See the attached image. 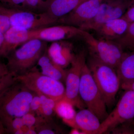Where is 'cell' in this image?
Wrapping results in <instances>:
<instances>
[{"instance_id": "6da1fadb", "label": "cell", "mask_w": 134, "mask_h": 134, "mask_svg": "<svg viewBox=\"0 0 134 134\" xmlns=\"http://www.w3.org/2000/svg\"><path fill=\"white\" fill-rule=\"evenodd\" d=\"M36 94L17 81L0 96V120L5 127L12 120L30 112L31 102Z\"/></svg>"}, {"instance_id": "7a4b0ae2", "label": "cell", "mask_w": 134, "mask_h": 134, "mask_svg": "<svg viewBox=\"0 0 134 134\" xmlns=\"http://www.w3.org/2000/svg\"><path fill=\"white\" fill-rule=\"evenodd\" d=\"M47 49L45 41L37 39L30 40L24 43L7 58L9 72L16 76L24 74L36 66Z\"/></svg>"}, {"instance_id": "3957f363", "label": "cell", "mask_w": 134, "mask_h": 134, "mask_svg": "<svg viewBox=\"0 0 134 134\" xmlns=\"http://www.w3.org/2000/svg\"><path fill=\"white\" fill-rule=\"evenodd\" d=\"M88 65L107 106L111 107L115 104L116 95L121 87L116 70L92 58Z\"/></svg>"}, {"instance_id": "277c9868", "label": "cell", "mask_w": 134, "mask_h": 134, "mask_svg": "<svg viewBox=\"0 0 134 134\" xmlns=\"http://www.w3.org/2000/svg\"><path fill=\"white\" fill-rule=\"evenodd\" d=\"M16 79L37 95L45 96L56 102L65 97V88L62 82L43 75L36 66Z\"/></svg>"}, {"instance_id": "5b68a950", "label": "cell", "mask_w": 134, "mask_h": 134, "mask_svg": "<svg viewBox=\"0 0 134 134\" xmlns=\"http://www.w3.org/2000/svg\"><path fill=\"white\" fill-rule=\"evenodd\" d=\"M79 94L88 109L103 121L108 115L104 100L86 63L82 70Z\"/></svg>"}, {"instance_id": "8992f818", "label": "cell", "mask_w": 134, "mask_h": 134, "mask_svg": "<svg viewBox=\"0 0 134 134\" xmlns=\"http://www.w3.org/2000/svg\"><path fill=\"white\" fill-rule=\"evenodd\" d=\"M92 58L116 70L125 53L123 48L114 41L97 39L86 31L81 36Z\"/></svg>"}, {"instance_id": "52a82bcc", "label": "cell", "mask_w": 134, "mask_h": 134, "mask_svg": "<svg viewBox=\"0 0 134 134\" xmlns=\"http://www.w3.org/2000/svg\"><path fill=\"white\" fill-rule=\"evenodd\" d=\"M0 12L7 16L11 26L28 30L47 27L58 23L57 20L46 12L36 13L29 10L8 8L0 5Z\"/></svg>"}, {"instance_id": "ba28073f", "label": "cell", "mask_w": 134, "mask_h": 134, "mask_svg": "<svg viewBox=\"0 0 134 134\" xmlns=\"http://www.w3.org/2000/svg\"><path fill=\"white\" fill-rule=\"evenodd\" d=\"M125 91L115 108L100 123L97 134L105 133L118 125L134 119V91Z\"/></svg>"}, {"instance_id": "9c48e42d", "label": "cell", "mask_w": 134, "mask_h": 134, "mask_svg": "<svg viewBox=\"0 0 134 134\" xmlns=\"http://www.w3.org/2000/svg\"><path fill=\"white\" fill-rule=\"evenodd\" d=\"M134 3V0H103L96 16L79 28L94 31L106 22L122 17Z\"/></svg>"}, {"instance_id": "30bf717a", "label": "cell", "mask_w": 134, "mask_h": 134, "mask_svg": "<svg viewBox=\"0 0 134 134\" xmlns=\"http://www.w3.org/2000/svg\"><path fill=\"white\" fill-rule=\"evenodd\" d=\"M85 63V52L83 50L75 55L71 63V68L67 70L65 82V96L63 99L69 101L74 106L80 109H83L85 107L79 94L82 70Z\"/></svg>"}, {"instance_id": "8fae6325", "label": "cell", "mask_w": 134, "mask_h": 134, "mask_svg": "<svg viewBox=\"0 0 134 134\" xmlns=\"http://www.w3.org/2000/svg\"><path fill=\"white\" fill-rule=\"evenodd\" d=\"M83 30L71 25L47 26L29 30V40L37 39L44 41H56L81 36Z\"/></svg>"}, {"instance_id": "7c38bea8", "label": "cell", "mask_w": 134, "mask_h": 134, "mask_svg": "<svg viewBox=\"0 0 134 134\" xmlns=\"http://www.w3.org/2000/svg\"><path fill=\"white\" fill-rule=\"evenodd\" d=\"M103 0H86L58 23L80 28L96 16Z\"/></svg>"}, {"instance_id": "4fadbf2b", "label": "cell", "mask_w": 134, "mask_h": 134, "mask_svg": "<svg viewBox=\"0 0 134 134\" xmlns=\"http://www.w3.org/2000/svg\"><path fill=\"white\" fill-rule=\"evenodd\" d=\"M29 30L19 27L11 26L4 34L0 47V57L7 58L19 46L29 40Z\"/></svg>"}, {"instance_id": "5bb4252c", "label": "cell", "mask_w": 134, "mask_h": 134, "mask_svg": "<svg viewBox=\"0 0 134 134\" xmlns=\"http://www.w3.org/2000/svg\"><path fill=\"white\" fill-rule=\"evenodd\" d=\"M47 53L53 62L64 69L71 64L75 55L72 43L64 40L54 41L47 48Z\"/></svg>"}, {"instance_id": "9a60e30c", "label": "cell", "mask_w": 134, "mask_h": 134, "mask_svg": "<svg viewBox=\"0 0 134 134\" xmlns=\"http://www.w3.org/2000/svg\"><path fill=\"white\" fill-rule=\"evenodd\" d=\"M129 24L121 17L106 22L94 31L99 39L114 41L125 33Z\"/></svg>"}, {"instance_id": "2e32d148", "label": "cell", "mask_w": 134, "mask_h": 134, "mask_svg": "<svg viewBox=\"0 0 134 134\" xmlns=\"http://www.w3.org/2000/svg\"><path fill=\"white\" fill-rule=\"evenodd\" d=\"M75 121L84 134H97L100 127V121L98 117L88 109H81L77 113Z\"/></svg>"}, {"instance_id": "e0dca14e", "label": "cell", "mask_w": 134, "mask_h": 134, "mask_svg": "<svg viewBox=\"0 0 134 134\" xmlns=\"http://www.w3.org/2000/svg\"><path fill=\"white\" fill-rule=\"evenodd\" d=\"M86 0H52L45 12L58 22Z\"/></svg>"}, {"instance_id": "ac0fdd59", "label": "cell", "mask_w": 134, "mask_h": 134, "mask_svg": "<svg viewBox=\"0 0 134 134\" xmlns=\"http://www.w3.org/2000/svg\"><path fill=\"white\" fill-rule=\"evenodd\" d=\"M43 75L61 82H65L67 70L53 61L47 53V50L37 63Z\"/></svg>"}, {"instance_id": "d6986e66", "label": "cell", "mask_w": 134, "mask_h": 134, "mask_svg": "<svg viewBox=\"0 0 134 134\" xmlns=\"http://www.w3.org/2000/svg\"><path fill=\"white\" fill-rule=\"evenodd\" d=\"M116 70L121 85L134 81V53H125Z\"/></svg>"}, {"instance_id": "ffe728a7", "label": "cell", "mask_w": 134, "mask_h": 134, "mask_svg": "<svg viewBox=\"0 0 134 134\" xmlns=\"http://www.w3.org/2000/svg\"><path fill=\"white\" fill-rule=\"evenodd\" d=\"M74 107L69 101L63 98L56 102L54 109V111L59 117L62 118L63 121L72 127L76 125L75 121L76 113Z\"/></svg>"}, {"instance_id": "44dd1931", "label": "cell", "mask_w": 134, "mask_h": 134, "mask_svg": "<svg viewBox=\"0 0 134 134\" xmlns=\"http://www.w3.org/2000/svg\"><path fill=\"white\" fill-rule=\"evenodd\" d=\"M38 96L41 98V105L40 109L37 114L39 116L51 117L54 111L56 101L43 95Z\"/></svg>"}, {"instance_id": "7402d4cb", "label": "cell", "mask_w": 134, "mask_h": 134, "mask_svg": "<svg viewBox=\"0 0 134 134\" xmlns=\"http://www.w3.org/2000/svg\"><path fill=\"white\" fill-rule=\"evenodd\" d=\"M114 41L123 49L131 48L134 43V22L130 23L125 33L119 38Z\"/></svg>"}, {"instance_id": "603a6c76", "label": "cell", "mask_w": 134, "mask_h": 134, "mask_svg": "<svg viewBox=\"0 0 134 134\" xmlns=\"http://www.w3.org/2000/svg\"><path fill=\"white\" fill-rule=\"evenodd\" d=\"M16 76L9 72L0 77V96L17 81Z\"/></svg>"}, {"instance_id": "cb8c5ba5", "label": "cell", "mask_w": 134, "mask_h": 134, "mask_svg": "<svg viewBox=\"0 0 134 134\" xmlns=\"http://www.w3.org/2000/svg\"><path fill=\"white\" fill-rule=\"evenodd\" d=\"M24 124L22 117L16 118L11 120L5 127L6 133L15 134L19 130L27 128Z\"/></svg>"}, {"instance_id": "d4e9b609", "label": "cell", "mask_w": 134, "mask_h": 134, "mask_svg": "<svg viewBox=\"0 0 134 134\" xmlns=\"http://www.w3.org/2000/svg\"><path fill=\"white\" fill-rule=\"evenodd\" d=\"M132 121L118 125L108 131H111L113 134H134V126L132 124Z\"/></svg>"}, {"instance_id": "484cf974", "label": "cell", "mask_w": 134, "mask_h": 134, "mask_svg": "<svg viewBox=\"0 0 134 134\" xmlns=\"http://www.w3.org/2000/svg\"><path fill=\"white\" fill-rule=\"evenodd\" d=\"M52 0H26V8L45 12Z\"/></svg>"}, {"instance_id": "4316f807", "label": "cell", "mask_w": 134, "mask_h": 134, "mask_svg": "<svg viewBox=\"0 0 134 134\" xmlns=\"http://www.w3.org/2000/svg\"><path fill=\"white\" fill-rule=\"evenodd\" d=\"M21 117L25 126L29 128H34L37 119V117H36L34 115V113L29 112Z\"/></svg>"}, {"instance_id": "83f0119b", "label": "cell", "mask_w": 134, "mask_h": 134, "mask_svg": "<svg viewBox=\"0 0 134 134\" xmlns=\"http://www.w3.org/2000/svg\"><path fill=\"white\" fill-rule=\"evenodd\" d=\"M0 1L14 8L24 9L26 8V0H0Z\"/></svg>"}, {"instance_id": "f1b7e54d", "label": "cell", "mask_w": 134, "mask_h": 134, "mask_svg": "<svg viewBox=\"0 0 134 134\" xmlns=\"http://www.w3.org/2000/svg\"><path fill=\"white\" fill-rule=\"evenodd\" d=\"M10 27L9 18L5 14L0 12V33L4 34Z\"/></svg>"}, {"instance_id": "f546056e", "label": "cell", "mask_w": 134, "mask_h": 134, "mask_svg": "<svg viewBox=\"0 0 134 134\" xmlns=\"http://www.w3.org/2000/svg\"><path fill=\"white\" fill-rule=\"evenodd\" d=\"M41 98L39 96L36 94L34 96L31 102L30 112L37 113L41 107Z\"/></svg>"}, {"instance_id": "4dcf8cb0", "label": "cell", "mask_w": 134, "mask_h": 134, "mask_svg": "<svg viewBox=\"0 0 134 134\" xmlns=\"http://www.w3.org/2000/svg\"><path fill=\"white\" fill-rule=\"evenodd\" d=\"M122 18L129 23L134 22V3L129 8Z\"/></svg>"}, {"instance_id": "1f68e13d", "label": "cell", "mask_w": 134, "mask_h": 134, "mask_svg": "<svg viewBox=\"0 0 134 134\" xmlns=\"http://www.w3.org/2000/svg\"><path fill=\"white\" fill-rule=\"evenodd\" d=\"M121 88L124 90H130L134 91V81L128 83L121 84Z\"/></svg>"}, {"instance_id": "d6a6232c", "label": "cell", "mask_w": 134, "mask_h": 134, "mask_svg": "<svg viewBox=\"0 0 134 134\" xmlns=\"http://www.w3.org/2000/svg\"><path fill=\"white\" fill-rule=\"evenodd\" d=\"M9 72L7 65L0 62V74L4 75Z\"/></svg>"}, {"instance_id": "836d02e7", "label": "cell", "mask_w": 134, "mask_h": 134, "mask_svg": "<svg viewBox=\"0 0 134 134\" xmlns=\"http://www.w3.org/2000/svg\"><path fill=\"white\" fill-rule=\"evenodd\" d=\"M6 133V130L3 124L0 120V134Z\"/></svg>"}, {"instance_id": "e575fe53", "label": "cell", "mask_w": 134, "mask_h": 134, "mask_svg": "<svg viewBox=\"0 0 134 134\" xmlns=\"http://www.w3.org/2000/svg\"><path fill=\"white\" fill-rule=\"evenodd\" d=\"M70 133L72 134H84V133L82 131H79V130L78 129L73 128V129L71 130Z\"/></svg>"}, {"instance_id": "d590c367", "label": "cell", "mask_w": 134, "mask_h": 134, "mask_svg": "<svg viewBox=\"0 0 134 134\" xmlns=\"http://www.w3.org/2000/svg\"><path fill=\"white\" fill-rule=\"evenodd\" d=\"M3 37H4V34L3 33H0V47L2 44L3 41Z\"/></svg>"}, {"instance_id": "8d00e7d4", "label": "cell", "mask_w": 134, "mask_h": 134, "mask_svg": "<svg viewBox=\"0 0 134 134\" xmlns=\"http://www.w3.org/2000/svg\"><path fill=\"white\" fill-rule=\"evenodd\" d=\"M130 49L134 50V43L133 44V45L131 47V48H130Z\"/></svg>"}, {"instance_id": "74e56055", "label": "cell", "mask_w": 134, "mask_h": 134, "mask_svg": "<svg viewBox=\"0 0 134 134\" xmlns=\"http://www.w3.org/2000/svg\"><path fill=\"white\" fill-rule=\"evenodd\" d=\"M132 124H133V125L134 126V119L133 120V121H132Z\"/></svg>"}, {"instance_id": "f35d334b", "label": "cell", "mask_w": 134, "mask_h": 134, "mask_svg": "<svg viewBox=\"0 0 134 134\" xmlns=\"http://www.w3.org/2000/svg\"><path fill=\"white\" fill-rule=\"evenodd\" d=\"M3 76V75H2L0 74V77H1L2 76Z\"/></svg>"}]
</instances>
